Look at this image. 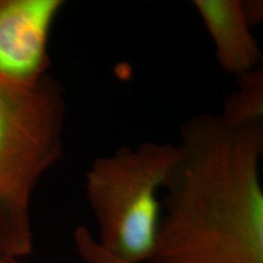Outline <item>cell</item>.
Listing matches in <instances>:
<instances>
[{
  "mask_svg": "<svg viewBox=\"0 0 263 263\" xmlns=\"http://www.w3.org/2000/svg\"><path fill=\"white\" fill-rule=\"evenodd\" d=\"M178 151L146 263H263V121L196 115L182 124Z\"/></svg>",
  "mask_w": 263,
  "mask_h": 263,
  "instance_id": "6da1fadb",
  "label": "cell"
},
{
  "mask_svg": "<svg viewBox=\"0 0 263 263\" xmlns=\"http://www.w3.org/2000/svg\"><path fill=\"white\" fill-rule=\"evenodd\" d=\"M66 114L64 87L50 73L29 88L0 83V257L31 254L29 203L64 154Z\"/></svg>",
  "mask_w": 263,
  "mask_h": 263,
  "instance_id": "7a4b0ae2",
  "label": "cell"
},
{
  "mask_svg": "<svg viewBox=\"0 0 263 263\" xmlns=\"http://www.w3.org/2000/svg\"><path fill=\"white\" fill-rule=\"evenodd\" d=\"M178 145L144 141L91 161L85 194L98 223V242L127 263L146 262L155 245L161 205L157 190L178 157Z\"/></svg>",
  "mask_w": 263,
  "mask_h": 263,
  "instance_id": "3957f363",
  "label": "cell"
},
{
  "mask_svg": "<svg viewBox=\"0 0 263 263\" xmlns=\"http://www.w3.org/2000/svg\"><path fill=\"white\" fill-rule=\"evenodd\" d=\"M62 0H0V83L29 88L49 74L51 28Z\"/></svg>",
  "mask_w": 263,
  "mask_h": 263,
  "instance_id": "277c9868",
  "label": "cell"
},
{
  "mask_svg": "<svg viewBox=\"0 0 263 263\" xmlns=\"http://www.w3.org/2000/svg\"><path fill=\"white\" fill-rule=\"evenodd\" d=\"M213 44L219 67L235 77L261 66L262 51L241 0H194Z\"/></svg>",
  "mask_w": 263,
  "mask_h": 263,
  "instance_id": "5b68a950",
  "label": "cell"
},
{
  "mask_svg": "<svg viewBox=\"0 0 263 263\" xmlns=\"http://www.w3.org/2000/svg\"><path fill=\"white\" fill-rule=\"evenodd\" d=\"M218 116L230 126L263 121L262 66L236 77V89L227 98Z\"/></svg>",
  "mask_w": 263,
  "mask_h": 263,
  "instance_id": "8992f818",
  "label": "cell"
},
{
  "mask_svg": "<svg viewBox=\"0 0 263 263\" xmlns=\"http://www.w3.org/2000/svg\"><path fill=\"white\" fill-rule=\"evenodd\" d=\"M73 244L80 257L85 263H127L108 254L93 238L87 227H77L73 233Z\"/></svg>",
  "mask_w": 263,
  "mask_h": 263,
  "instance_id": "52a82bcc",
  "label": "cell"
},
{
  "mask_svg": "<svg viewBox=\"0 0 263 263\" xmlns=\"http://www.w3.org/2000/svg\"><path fill=\"white\" fill-rule=\"evenodd\" d=\"M242 3V9L246 17L249 20V24L252 26L259 24L263 18V5L262 2L257 0H245Z\"/></svg>",
  "mask_w": 263,
  "mask_h": 263,
  "instance_id": "ba28073f",
  "label": "cell"
}]
</instances>
